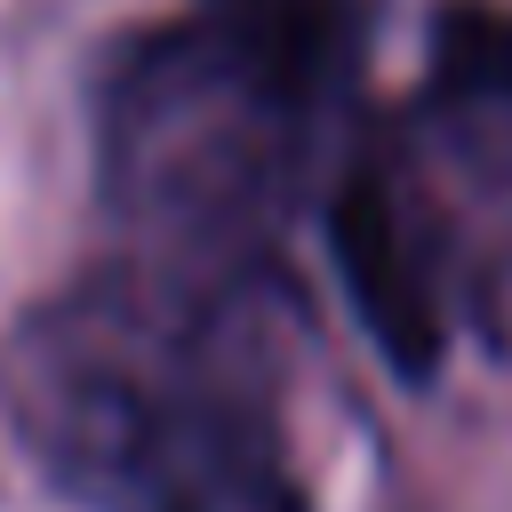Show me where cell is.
Segmentation results:
<instances>
[{
	"label": "cell",
	"mask_w": 512,
	"mask_h": 512,
	"mask_svg": "<svg viewBox=\"0 0 512 512\" xmlns=\"http://www.w3.org/2000/svg\"><path fill=\"white\" fill-rule=\"evenodd\" d=\"M296 280L104 240L8 336L0 408L72 512H320Z\"/></svg>",
	"instance_id": "cell-1"
},
{
	"label": "cell",
	"mask_w": 512,
	"mask_h": 512,
	"mask_svg": "<svg viewBox=\"0 0 512 512\" xmlns=\"http://www.w3.org/2000/svg\"><path fill=\"white\" fill-rule=\"evenodd\" d=\"M360 0H184L128 24L88 96L104 240L296 280L360 136Z\"/></svg>",
	"instance_id": "cell-2"
}]
</instances>
